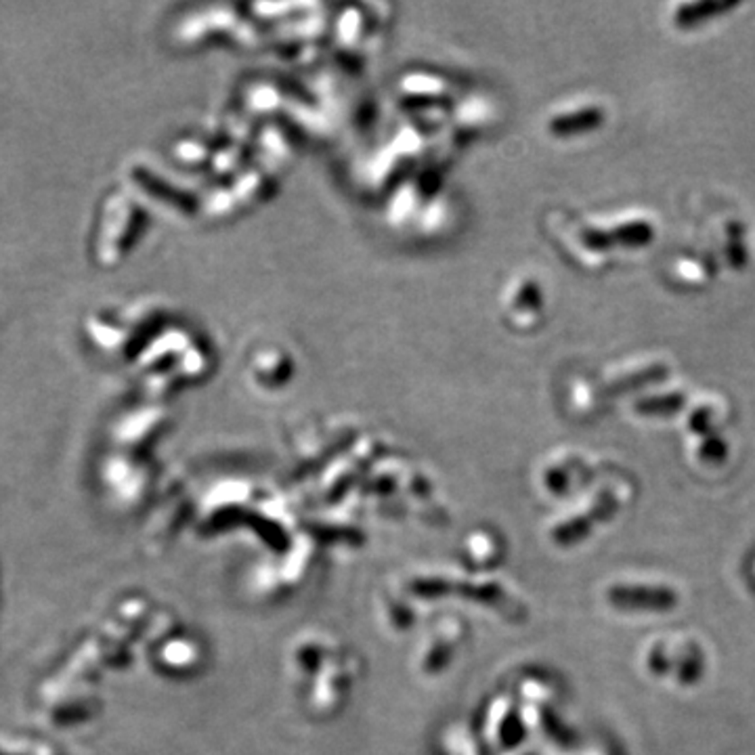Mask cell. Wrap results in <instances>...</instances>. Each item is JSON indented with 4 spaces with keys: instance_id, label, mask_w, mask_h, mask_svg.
<instances>
[{
    "instance_id": "6da1fadb",
    "label": "cell",
    "mask_w": 755,
    "mask_h": 755,
    "mask_svg": "<svg viewBox=\"0 0 755 755\" xmlns=\"http://www.w3.org/2000/svg\"><path fill=\"white\" fill-rule=\"evenodd\" d=\"M608 600L627 610H670L676 607L678 596L673 590L651 588V585H615L608 591Z\"/></svg>"
}]
</instances>
